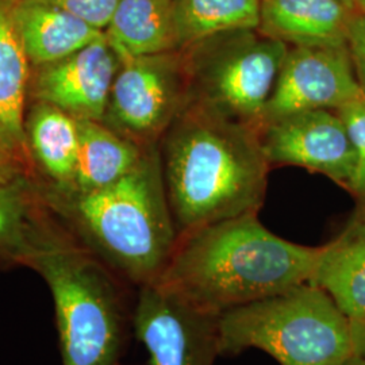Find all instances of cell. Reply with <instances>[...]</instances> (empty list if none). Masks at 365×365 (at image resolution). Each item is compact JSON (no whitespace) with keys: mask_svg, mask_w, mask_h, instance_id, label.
Returning a JSON list of instances; mask_svg holds the SVG:
<instances>
[{"mask_svg":"<svg viewBox=\"0 0 365 365\" xmlns=\"http://www.w3.org/2000/svg\"><path fill=\"white\" fill-rule=\"evenodd\" d=\"M356 11L365 14V0H356Z\"/></svg>","mask_w":365,"mask_h":365,"instance_id":"4316f807","label":"cell"},{"mask_svg":"<svg viewBox=\"0 0 365 365\" xmlns=\"http://www.w3.org/2000/svg\"><path fill=\"white\" fill-rule=\"evenodd\" d=\"M180 51L212 36L255 30L260 24V0H175Z\"/></svg>","mask_w":365,"mask_h":365,"instance_id":"ffe728a7","label":"cell"},{"mask_svg":"<svg viewBox=\"0 0 365 365\" xmlns=\"http://www.w3.org/2000/svg\"><path fill=\"white\" fill-rule=\"evenodd\" d=\"M260 140L269 167L295 165L349 187L356 156L337 111L313 110L276 119L261 128Z\"/></svg>","mask_w":365,"mask_h":365,"instance_id":"30bf717a","label":"cell"},{"mask_svg":"<svg viewBox=\"0 0 365 365\" xmlns=\"http://www.w3.org/2000/svg\"><path fill=\"white\" fill-rule=\"evenodd\" d=\"M342 4H345L346 7H349L351 10L356 11V0H339Z\"/></svg>","mask_w":365,"mask_h":365,"instance_id":"83f0119b","label":"cell"},{"mask_svg":"<svg viewBox=\"0 0 365 365\" xmlns=\"http://www.w3.org/2000/svg\"><path fill=\"white\" fill-rule=\"evenodd\" d=\"M261 349L280 365H341L353 356L351 321L327 292L303 283L218 317V352Z\"/></svg>","mask_w":365,"mask_h":365,"instance_id":"5b68a950","label":"cell"},{"mask_svg":"<svg viewBox=\"0 0 365 365\" xmlns=\"http://www.w3.org/2000/svg\"><path fill=\"white\" fill-rule=\"evenodd\" d=\"M105 31L120 0H45Z\"/></svg>","mask_w":365,"mask_h":365,"instance_id":"7402d4cb","label":"cell"},{"mask_svg":"<svg viewBox=\"0 0 365 365\" xmlns=\"http://www.w3.org/2000/svg\"><path fill=\"white\" fill-rule=\"evenodd\" d=\"M133 325L152 365H212L220 354L218 317L197 312L157 283L140 287Z\"/></svg>","mask_w":365,"mask_h":365,"instance_id":"9c48e42d","label":"cell"},{"mask_svg":"<svg viewBox=\"0 0 365 365\" xmlns=\"http://www.w3.org/2000/svg\"><path fill=\"white\" fill-rule=\"evenodd\" d=\"M321 252L277 237L252 212L179 237L155 283L197 312L220 317L309 283Z\"/></svg>","mask_w":365,"mask_h":365,"instance_id":"7a4b0ae2","label":"cell"},{"mask_svg":"<svg viewBox=\"0 0 365 365\" xmlns=\"http://www.w3.org/2000/svg\"><path fill=\"white\" fill-rule=\"evenodd\" d=\"M46 197L69 232L122 280L143 287L165 271L178 247L160 149L144 148L135 167L87 194Z\"/></svg>","mask_w":365,"mask_h":365,"instance_id":"3957f363","label":"cell"},{"mask_svg":"<svg viewBox=\"0 0 365 365\" xmlns=\"http://www.w3.org/2000/svg\"><path fill=\"white\" fill-rule=\"evenodd\" d=\"M27 105L25 131L37 179L46 190L66 191L78 160V120L43 102Z\"/></svg>","mask_w":365,"mask_h":365,"instance_id":"9a60e30c","label":"cell"},{"mask_svg":"<svg viewBox=\"0 0 365 365\" xmlns=\"http://www.w3.org/2000/svg\"><path fill=\"white\" fill-rule=\"evenodd\" d=\"M25 175L34 176L18 160V157L15 156L13 152L0 141V184L13 182L15 179L25 176Z\"/></svg>","mask_w":365,"mask_h":365,"instance_id":"cb8c5ba5","label":"cell"},{"mask_svg":"<svg viewBox=\"0 0 365 365\" xmlns=\"http://www.w3.org/2000/svg\"><path fill=\"white\" fill-rule=\"evenodd\" d=\"M21 0H0V141L36 178L25 131L30 63L18 26Z\"/></svg>","mask_w":365,"mask_h":365,"instance_id":"4fadbf2b","label":"cell"},{"mask_svg":"<svg viewBox=\"0 0 365 365\" xmlns=\"http://www.w3.org/2000/svg\"><path fill=\"white\" fill-rule=\"evenodd\" d=\"M341 365H365V359L353 354L345 363H342Z\"/></svg>","mask_w":365,"mask_h":365,"instance_id":"484cf974","label":"cell"},{"mask_svg":"<svg viewBox=\"0 0 365 365\" xmlns=\"http://www.w3.org/2000/svg\"><path fill=\"white\" fill-rule=\"evenodd\" d=\"M27 268L52 294L63 365H118L128 317L120 277L71 232Z\"/></svg>","mask_w":365,"mask_h":365,"instance_id":"277c9868","label":"cell"},{"mask_svg":"<svg viewBox=\"0 0 365 365\" xmlns=\"http://www.w3.org/2000/svg\"><path fill=\"white\" fill-rule=\"evenodd\" d=\"M105 36L119 61L179 52L175 0H120Z\"/></svg>","mask_w":365,"mask_h":365,"instance_id":"e0dca14e","label":"cell"},{"mask_svg":"<svg viewBox=\"0 0 365 365\" xmlns=\"http://www.w3.org/2000/svg\"><path fill=\"white\" fill-rule=\"evenodd\" d=\"M68 232L37 178L25 175L0 184V267L27 268Z\"/></svg>","mask_w":365,"mask_h":365,"instance_id":"7c38bea8","label":"cell"},{"mask_svg":"<svg viewBox=\"0 0 365 365\" xmlns=\"http://www.w3.org/2000/svg\"><path fill=\"white\" fill-rule=\"evenodd\" d=\"M78 150L73 179L58 194H87L117 182L130 172L144 148L119 135L103 122L78 120ZM51 191V190H49Z\"/></svg>","mask_w":365,"mask_h":365,"instance_id":"ac0fdd59","label":"cell"},{"mask_svg":"<svg viewBox=\"0 0 365 365\" xmlns=\"http://www.w3.org/2000/svg\"><path fill=\"white\" fill-rule=\"evenodd\" d=\"M309 283L324 289L349 319L365 317V222L322 247Z\"/></svg>","mask_w":365,"mask_h":365,"instance_id":"d6986e66","label":"cell"},{"mask_svg":"<svg viewBox=\"0 0 365 365\" xmlns=\"http://www.w3.org/2000/svg\"><path fill=\"white\" fill-rule=\"evenodd\" d=\"M188 101L261 130L286 43L255 30L226 31L182 51Z\"/></svg>","mask_w":365,"mask_h":365,"instance_id":"8992f818","label":"cell"},{"mask_svg":"<svg viewBox=\"0 0 365 365\" xmlns=\"http://www.w3.org/2000/svg\"><path fill=\"white\" fill-rule=\"evenodd\" d=\"M348 49L359 84L365 93V14H353L348 30Z\"/></svg>","mask_w":365,"mask_h":365,"instance_id":"603a6c76","label":"cell"},{"mask_svg":"<svg viewBox=\"0 0 365 365\" xmlns=\"http://www.w3.org/2000/svg\"><path fill=\"white\" fill-rule=\"evenodd\" d=\"M354 13L339 0H260L257 30L287 46H342Z\"/></svg>","mask_w":365,"mask_h":365,"instance_id":"5bb4252c","label":"cell"},{"mask_svg":"<svg viewBox=\"0 0 365 365\" xmlns=\"http://www.w3.org/2000/svg\"><path fill=\"white\" fill-rule=\"evenodd\" d=\"M352 141L356 164L348 187L365 203V95L336 110Z\"/></svg>","mask_w":365,"mask_h":365,"instance_id":"44dd1931","label":"cell"},{"mask_svg":"<svg viewBox=\"0 0 365 365\" xmlns=\"http://www.w3.org/2000/svg\"><path fill=\"white\" fill-rule=\"evenodd\" d=\"M119 66L105 36L60 61L31 66L27 102L54 106L76 120L103 122Z\"/></svg>","mask_w":365,"mask_h":365,"instance_id":"8fae6325","label":"cell"},{"mask_svg":"<svg viewBox=\"0 0 365 365\" xmlns=\"http://www.w3.org/2000/svg\"><path fill=\"white\" fill-rule=\"evenodd\" d=\"M363 95L348 43L288 46L274 91L264 110L262 126L303 111H336Z\"/></svg>","mask_w":365,"mask_h":365,"instance_id":"ba28073f","label":"cell"},{"mask_svg":"<svg viewBox=\"0 0 365 365\" xmlns=\"http://www.w3.org/2000/svg\"><path fill=\"white\" fill-rule=\"evenodd\" d=\"M160 141L179 237L259 211L269 170L260 130L187 102Z\"/></svg>","mask_w":365,"mask_h":365,"instance_id":"6da1fadb","label":"cell"},{"mask_svg":"<svg viewBox=\"0 0 365 365\" xmlns=\"http://www.w3.org/2000/svg\"><path fill=\"white\" fill-rule=\"evenodd\" d=\"M16 18L30 68L60 61L105 37L103 30L45 0H21Z\"/></svg>","mask_w":365,"mask_h":365,"instance_id":"2e32d148","label":"cell"},{"mask_svg":"<svg viewBox=\"0 0 365 365\" xmlns=\"http://www.w3.org/2000/svg\"><path fill=\"white\" fill-rule=\"evenodd\" d=\"M351 321L353 353L365 359V317Z\"/></svg>","mask_w":365,"mask_h":365,"instance_id":"d4e9b609","label":"cell"},{"mask_svg":"<svg viewBox=\"0 0 365 365\" xmlns=\"http://www.w3.org/2000/svg\"><path fill=\"white\" fill-rule=\"evenodd\" d=\"M188 101L182 51L120 61L103 123L146 148L156 145Z\"/></svg>","mask_w":365,"mask_h":365,"instance_id":"52a82bcc","label":"cell"}]
</instances>
